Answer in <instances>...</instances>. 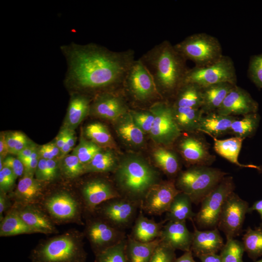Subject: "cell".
<instances>
[{"label":"cell","instance_id":"obj_60","mask_svg":"<svg viewBox=\"0 0 262 262\" xmlns=\"http://www.w3.org/2000/svg\"><path fill=\"white\" fill-rule=\"evenodd\" d=\"M254 211H257L260 214L262 220L261 225H262V199L255 201L253 204L249 208L248 213H251Z\"/></svg>","mask_w":262,"mask_h":262},{"label":"cell","instance_id":"obj_62","mask_svg":"<svg viewBox=\"0 0 262 262\" xmlns=\"http://www.w3.org/2000/svg\"><path fill=\"white\" fill-rule=\"evenodd\" d=\"M255 262H262V259H260V260H259L258 261H256Z\"/></svg>","mask_w":262,"mask_h":262},{"label":"cell","instance_id":"obj_12","mask_svg":"<svg viewBox=\"0 0 262 262\" xmlns=\"http://www.w3.org/2000/svg\"><path fill=\"white\" fill-rule=\"evenodd\" d=\"M155 119L150 131L154 142L163 146H170L179 138L181 131L174 118L172 105L162 100L155 102L149 108Z\"/></svg>","mask_w":262,"mask_h":262},{"label":"cell","instance_id":"obj_32","mask_svg":"<svg viewBox=\"0 0 262 262\" xmlns=\"http://www.w3.org/2000/svg\"><path fill=\"white\" fill-rule=\"evenodd\" d=\"M192 201L186 194L180 192L173 200L167 212L164 220L165 222L193 221L196 213L192 210Z\"/></svg>","mask_w":262,"mask_h":262},{"label":"cell","instance_id":"obj_38","mask_svg":"<svg viewBox=\"0 0 262 262\" xmlns=\"http://www.w3.org/2000/svg\"><path fill=\"white\" fill-rule=\"evenodd\" d=\"M245 252L253 260L262 256V227H248L242 238Z\"/></svg>","mask_w":262,"mask_h":262},{"label":"cell","instance_id":"obj_24","mask_svg":"<svg viewBox=\"0 0 262 262\" xmlns=\"http://www.w3.org/2000/svg\"><path fill=\"white\" fill-rule=\"evenodd\" d=\"M165 223L164 220L157 222L153 219L147 218L140 210L129 235L132 239L143 243L153 241L160 238Z\"/></svg>","mask_w":262,"mask_h":262},{"label":"cell","instance_id":"obj_5","mask_svg":"<svg viewBox=\"0 0 262 262\" xmlns=\"http://www.w3.org/2000/svg\"><path fill=\"white\" fill-rule=\"evenodd\" d=\"M221 169L209 166H191L181 171L175 180L177 189L198 205L228 175Z\"/></svg>","mask_w":262,"mask_h":262},{"label":"cell","instance_id":"obj_6","mask_svg":"<svg viewBox=\"0 0 262 262\" xmlns=\"http://www.w3.org/2000/svg\"><path fill=\"white\" fill-rule=\"evenodd\" d=\"M39 204L55 224L84 225L82 221L84 211L82 200L80 196L68 190L45 193Z\"/></svg>","mask_w":262,"mask_h":262},{"label":"cell","instance_id":"obj_1","mask_svg":"<svg viewBox=\"0 0 262 262\" xmlns=\"http://www.w3.org/2000/svg\"><path fill=\"white\" fill-rule=\"evenodd\" d=\"M67 70L65 83L76 92L113 91L123 86L135 60L132 49L115 51L95 43L74 42L61 47Z\"/></svg>","mask_w":262,"mask_h":262},{"label":"cell","instance_id":"obj_57","mask_svg":"<svg viewBox=\"0 0 262 262\" xmlns=\"http://www.w3.org/2000/svg\"><path fill=\"white\" fill-rule=\"evenodd\" d=\"M38 152L41 158L46 160L55 159L54 156L49 151L45 144L39 147Z\"/></svg>","mask_w":262,"mask_h":262},{"label":"cell","instance_id":"obj_41","mask_svg":"<svg viewBox=\"0 0 262 262\" xmlns=\"http://www.w3.org/2000/svg\"><path fill=\"white\" fill-rule=\"evenodd\" d=\"M245 250L242 242L235 239L227 240L220 250L222 262H243Z\"/></svg>","mask_w":262,"mask_h":262},{"label":"cell","instance_id":"obj_48","mask_svg":"<svg viewBox=\"0 0 262 262\" xmlns=\"http://www.w3.org/2000/svg\"><path fill=\"white\" fill-rule=\"evenodd\" d=\"M3 166L10 168L15 174L16 178L22 177L24 174V164L17 157L7 156L3 160Z\"/></svg>","mask_w":262,"mask_h":262},{"label":"cell","instance_id":"obj_23","mask_svg":"<svg viewBox=\"0 0 262 262\" xmlns=\"http://www.w3.org/2000/svg\"><path fill=\"white\" fill-rule=\"evenodd\" d=\"M194 226L191 251L197 257L217 254L224 245L223 239L217 228L199 230Z\"/></svg>","mask_w":262,"mask_h":262},{"label":"cell","instance_id":"obj_11","mask_svg":"<svg viewBox=\"0 0 262 262\" xmlns=\"http://www.w3.org/2000/svg\"><path fill=\"white\" fill-rule=\"evenodd\" d=\"M83 233L95 255L125 239L127 235L95 214H86Z\"/></svg>","mask_w":262,"mask_h":262},{"label":"cell","instance_id":"obj_59","mask_svg":"<svg viewBox=\"0 0 262 262\" xmlns=\"http://www.w3.org/2000/svg\"><path fill=\"white\" fill-rule=\"evenodd\" d=\"M45 145L55 158L60 155V149L54 141L49 142Z\"/></svg>","mask_w":262,"mask_h":262},{"label":"cell","instance_id":"obj_55","mask_svg":"<svg viewBox=\"0 0 262 262\" xmlns=\"http://www.w3.org/2000/svg\"><path fill=\"white\" fill-rule=\"evenodd\" d=\"M9 153L8 147L6 144L5 133H0V157L4 159Z\"/></svg>","mask_w":262,"mask_h":262},{"label":"cell","instance_id":"obj_18","mask_svg":"<svg viewBox=\"0 0 262 262\" xmlns=\"http://www.w3.org/2000/svg\"><path fill=\"white\" fill-rule=\"evenodd\" d=\"M129 111L124 98L113 91L95 95L90 112L96 116L115 121Z\"/></svg>","mask_w":262,"mask_h":262},{"label":"cell","instance_id":"obj_47","mask_svg":"<svg viewBox=\"0 0 262 262\" xmlns=\"http://www.w3.org/2000/svg\"><path fill=\"white\" fill-rule=\"evenodd\" d=\"M17 178L12 171L7 167L0 170V191L5 193L13 188Z\"/></svg>","mask_w":262,"mask_h":262},{"label":"cell","instance_id":"obj_10","mask_svg":"<svg viewBox=\"0 0 262 262\" xmlns=\"http://www.w3.org/2000/svg\"><path fill=\"white\" fill-rule=\"evenodd\" d=\"M185 82L194 83L202 88L222 82L237 85V75L234 62L229 56L223 55L212 65L189 68Z\"/></svg>","mask_w":262,"mask_h":262},{"label":"cell","instance_id":"obj_21","mask_svg":"<svg viewBox=\"0 0 262 262\" xmlns=\"http://www.w3.org/2000/svg\"><path fill=\"white\" fill-rule=\"evenodd\" d=\"M45 184L37 180L34 174L24 173L14 192L9 196L13 204H39L45 194Z\"/></svg>","mask_w":262,"mask_h":262},{"label":"cell","instance_id":"obj_54","mask_svg":"<svg viewBox=\"0 0 262 262\" xmlns=\"http://www.w3.org/2000/svg\"><path fill=\"white\" fill-rule=\"evenodd\" d=\"M67 135V129L63 127V128L58 133L55 140L54 141L57 147L61 149V148L64 145Z\"/></svg>","mask_w":262,"mask_h":262},{"label":"cell","instance_id":"obj_42","mask_svg":"<svg viewBox=\"0 0 262 262\" xmlns=\"http://www.w3.org/2000/svg\"><path fill=\"white\" fill-rule=\"evenodd\" d=\"M126 238L95 255L94 262H127L125 253Z\"/></svg>","mask_w":262,"mask_h":262},{"label":"cell","instance_id":"obj_14","mask_svg":"<svg viewBox=\"0 0 262 262\" xmlns=\"http://www.w3.org/2000/svg\"><path fill=\"white\" fill-rule=\"evenodd\" d=\"M248 203L233 192L226 200L217 228L224 232L227 240L234 239L241 232Z\"/></svg>","mask_w":262,"mask_h":262},{"label":"cell","instance_id":"obj_56","mask_svg":"<svg viewBox=\"0 0 262 262\" xmlns=\"http://www.w3.org/2000/svg\"><path fill=\"white\" fill-rule=\"evenodd\" d=\"M201 262H222L220 255L211 254L201 256L198 257Z\"/></svg>","mask_w":262,"mask_h":262},{"label":"cell","instance_id":"obj_45","mask_svg":"<svg viewBox=\"0 0 262 262\" xmlns=\"http://www.w3.org/2000/svg\"><path fill=\"white\" fill-rule=\"evenodd\" d=\"M135 124L144 132H150L155 117L148 109L147 110H130Z\"/></svg>","mask_w":262,"mask_h":262},{"label":"cell","instance_id":"obj_43","mask_svg":"<svg viewBox=\"0 0 262 262\" xmlns=\"http://www.w3.org/2000/svg\"><path fill=\"white\" fill-rule=\"evenodd\" d=\"M101 150V147L92 141L81 138L78 145L73 148L72 154L77 156L84 165Z\"/></svg>","mask_w":262,"mask_h":262},{"label":"cell","instance_id":"obj_49","mask_svg":"<svg viewBox=\"0 0 262 262\" xmlns=\"http://www.w3.org/2000/svg\"><path fill=\"white\" fill-rule=\"evenodd\" d=\"M76 141V137L74 130L67 129L66 141L64 145L60 149V157L61 158L67 155V154L73 148Z\"/></svg>","mask_w":262,"mask_h":262},{"label":"cell","instance_id":"obj_29","mask_svg":"<svg viewBox=\"0 0 262 262\" xmlns=\"http://www.w3.org/2000/svg\"><path fill=\"white\" fill-rule=\"evenodd\" d=\"M161 242L160 238L143 243L136 241L127 235L125 247L127 262H149L153 254Z\"/></svg>","mask_w":262,"mask_h":262},{"label":"cell","instance_id":"obj_20","mask_svg":"<svg viewBox=\"0 0 262 262\" xmlns=\"http://www.w3.org/2000/svg\"><path fill=\"white\" fill-rule=\"evenodd\" d=\"M25 223L37 233L51 234L58 233L56 224L39 204L25 205L13 203Z\"/></svg>","mask_w":262,"mask_h":262},{"label":"cell","instance_id":"obj_34","mask_svg":"<svg viewBox=\"0 0 262 262\" xmlns=\"http://www.w3.org/2000/svg\"><path fill=\"white\" fill-rule=\"evenodd\" d=\"M172 107L175 119L181 131L199 132L200 120L203 115L200 109Z\"/></svg>","mask_w":262,"mask_h":262},{"label":"cell","instance_id":"obj_61","mask_svg":"<svg viewBox=\"0 0 262 262\" xmlns=\"http://www.w3.org/2000/svg\"><path fill=\"white\" fill-rule=\"evenodd\" d=\"M259 171L262 173V166H261L260 169L259 170Z\"/></svg>","mask_w":262,"mask_h":262},{"label":"cell","instance_id":"obj_36","mask_svg":"<svg viewBox=\"0 0 262 262\" xmlns=\"http://www.w3.org/2000/svg\"><path fill=\"white\" fill-rule=\"evenodd\" d=\"M154 161L159 167L169 177H177L180 172L179 159L173 151L161 147L153 153Z\"/></svg>","mask_w":262,"mask_h":262},{"label":"cell","instance_id":"obj_31","mask_svg":"<svg viewBox=\"0 0 262 262\" xmlns=\"http://www.w3.org/2000/svg\"><path fill=\"white\" fill-rule=\"evenodd\" d=\"M203 101L202 88L192 82H185L171 103L174 107L200 109Z\"/></svg>","mask_w":262,"mask_h":262},{"label":"cell","instance_id":"obj_9","mask_svg":"<svg viewBox=\"0 0 262 262\" xmlns=\"http://www.w3.org/2000/svg\"><path fill=\"white\" fill-rule=\"evenodd\" d=\"M235 188L233 177L227 175L202 200L195 220L201 228H217L224 204Z\"/></svg>","mask_w":262,"mask_h":262},{"label":"cell","instance_id":"obj_40","mask_svg":"<svg viewBox=\"0 0 262 262\" xmlns=\"http://www.w3.org/2000/svg\"><path fill=\"white\" fill-rule=\"evenodd\" d=\"M60 172L68 180H74L85 174L84 165L78 158L71 154L66 155L59 162Z\"/></svg>","mask_w":262,"mask_h":262},{"label":"cell","instance_id":"obj_19","mask_svg":"<svg viewBox=\"0 0 262 262\" xmlns=\"http://www.w3.org/2000/svg\"><path fill=\"white\" fill-rule=\"evenodd\" d=\"M258 102L246 90L237 85L228 94L216 113L225 115L236 116L257 113Z\"/></svg>","mask_w":262,"mask_h":262},{"label":"cell","instance_id":"obj_44","mask_svg":"<svg viewBox=\"0 0 262 262\" xmlns=\"http://www.w3.org/2000/svg\"><path fill=\"white\" fill-rule=\"evenodd\" d=\"M247 75L258 88L262 89V53L251 56L248 63Z\"/></svg>","mask_w":262,"mask_h":262},{"label":"cell","instance_id":"obj_22","mask_svg":"<svg viewBox=\"0 0 262 262\" xmlns=\"http://www.w3.org/2000/svg\"><path fill=\"white\" fill-rule=\"evenodd\" d=\"M161 241L175 250H191L193 232L187 228L186 221H167L160 237Z\"/></svg>","mask_w":262,"mask_h":262},{"label":"cell","instance_id":"obj_46","mask_svg":"<svg viewBox=\"0 0 262 262\" xmlns=\"http://www.w3.org/2000/svg\"><path fill=\"white\" fill-rule=\"evenodd\" d=\"M176 258L175 250L161 241L149 262H174Z\"/></svg>","mask_w":262,"mask_h":262},{"label":"cell","instance_id":"obj_53","mask_svg":"<svg viewBox=\"0 0 262 262\" xmlns=\"http://www.w3.org/2000/svg\"><path fill=\"white\" fill-rule=\"evenodd\" d=\"M32 141L24 134L17 142L10 154L17 155L21 150L30 144Z\"/></svg>","mask_w":262,"mask_h":262},{"label":"cell","instance_id":"obj_17","mask_svg":"<svg viewBox=\"0 0 262 262\" xmlns=\"http://www.w3.org/2000/svg\"><path fill=\"white\" fill-rule=\"evenodd\" d=\"M180 153L191 166H210L215 161V156L210 151V146L201 135H193L181 139L178 144Z\"/></svg>","mask_w":262,"mask_h":262},{"label":"cell","instance_id":"obj_35","mask_svg":"<svg viewBox=\"0 0 262 262\" xmlns=\"http://www.w3.org/2000/svg\"><path fill=\"white\" fill-rule=\"evenodd\" d=\"M118 164L117 159L112 151L102 149L88 163L84 165L85 173L114 172Z\"/></svg>","mask_w":262,"mask_h":262},{"label":"cell","instance_id":"obj_13","mask_svg":"<svg viewBox=\"0 0 262 262\" xmlns=\"http://www.w3.org/2000/svg\"><path fill=\"white\" fill-rule=\"evenodd\" d=\"M140 208L139 203L119 196L99 205L93 214L102 218L114 227L125 230L134 223Z\"/></svg>","mask_w":262,"mask_h":262},{"label":"cell","instance_id":"obj_4","mask_svg":"<svg viewBox=\"0 0 262 262\" xmlns=\"http://www.w3.org/2000/svg\"><path fill=\"white\" fill-rule=\"evenodd\" d=\"M83 232L72 229L40 242L31 251V262H86Z\"/></svg>","mask_w":262,"mask_h":262},{"label":"cell","instance_id":"obj_52","mask_svg":"<svg viewBox=\"0 0 262 262\" xmlns=\"http://www.w3.org/2000/svg\"><path fill=\"white\" fill-rule=\"evenodd\" d=\"M37 145L32 142L27 147L21 150L16 156L21 161L29 158L34 151L38 149Z\"/></svg>","mask_w":262,"mask_h":262},{"label":"cell","instance_id":"obj_28","mask_svg":"<svg viewBox=\"0 0 262 262\" xmlns=\"http://www.w3.org/2000/svg\"><path fill=\"white\" fill-rule=\"evenodd\" d=\"M235 85L222 82L202 88L203 101L200 109L203 115L216 112Z\"/></svg>","mask_w":262,"mask_h":262},{"label":"cell","instance_id":"obj_3","mask_svg":"<svg viewBox=\"0 0 262 262\" xmlns=\"http://www.w3.org/2000/svg\"><path fill=\"white\" fill-rule=\"evenodd\" d=\"M114 172V184L120 195L140 205L148 191L162 181L157 169L135 156L123 159Z\"/></svg>","mask_w":262,"mask_h":262},{"label":"cell","instance_id":"obj_51","mask_svg":"<svg viewBox=\"0 0 262 262\" xmlns=\"http://www.w3.org/2000/svg\"><path fill=\"white\" fill-rule=\"evenodd\" d=\"M7 193L0 191V220L4 217V213L8 211L12 207V200Z\"/></svg>","mask_w":262,"mask_h":262},{"label":"cell","instance_id":"obj_8","mask_svg":"<svg viewBox=\"0 0 262 262\" xmlns=\"http://www.w3.org/2000/svg\"><path fill=\"white\" fill-rule=\"evenodd\" d=\"M122 87L133 101L140 104L164 100L151 74L139 59L132 64Z\"/></svg>","mask_w":262,"mask_h":262},{"label":"cell","instance_id":"obj_33","mask_svg":"<svg viewBox=\"0 0 262 262\" xmlns=\"http://www.w3.org/2000/svg\"><path fill=\"white\" fill-rule=\"evenodd\" d=\"M0 221V237L37 233L25 223L13 206Z\"/></svg>","mask_w":262,"mask_h":262},{"label":"cell","instance_id":"obj_30","mask_svg":"<svg viewBox=\"0 0 262 262\" xmlns=\"http://www.w3.org/2000/svg\"><path fill=\"white\" fill-rule=\"evenodd\" d=\"M115 122L116 131L124 141L132 146L142 144L144 132L134 122L130 110Z\"/></svg>","mask_w":262,"mask_h":262},{"label":"cell","instance_id":"obj_27","mask_svg":"<svg viewBox=\"0 0 262 262\" xmlns=\"http://www.w3.org/2000/svg\"><path fill=\"white\" fill-rule=\"evenodd\" d=\"M211 137L213 140L214 150L220 156L240 167L254 168L258 171L260 169V166L242 164L239 162L238 156L245 139L235 136L226 139Z\"/></svg>","mask_w":262,"mask_h":262},{"label":"cell","instance_id":"obj_26","mask_svg":"<svg viewBox=\"0 0 262 262\" xmlns=\"http://www.w3.org/2000/svg\"><path fill=\"white\" fill-rule=\"evenodd\" d=\"M237 118L216 112L204 115L200 120L198 131L217 138L229 133L231 124Z\"/></svg>","mask_w":262,"mask_h":262},{"label":"cell","instance_id":"obj_39","mask_svg":"<svg viewBox=\"0 0 262 262\" xmlns=\"http://www.w3.org/2000/svg\"><path fill=\"white\" fill-rule=\"evenodd\" d=\"M84 133L86 137L102 148H111L114 146L112 135L106 127L99 122L88 124L85 129Z\"/></svg>","mask_w":262,"mask_h":262},{"label":"cell","instance_id":"obj_58","mask_svg":"<svg viewBox=\"0 0 262 262\" xmlns=\"http://www.w3.org/2000/svg\"><path fill=\"white\" fill-rule=\"evenodd\" d=\"M174 262H196L193 258V254L191 250L184 252L183 254L176 258Z\"/></svg>","mask_w":262,"mask_h":262},{"label":"cell","instance_id":"obj_7","mask_svg":"<svg viewBox=\"0 0 262 262\" xmlns=\"http://www.w3.org/2000/svg\"><path fill=\"white\" fill-rule=\"evenodd\" d=\"M174 45L186 60L194 62L196 67L212 65L223 56L218 39L205 33L190 35Z\"/></svg>","mask_w":262,"mask_h":262},{"label":"cell","instance_id":"obj_50","mask_svg":"<svg viewBox=\"0 0 262 262\" xmlns=\"http://www.w3.org/2000/svg\"><path fill=\"white\" fill-rule=\"evenodd\" d=\"M24 134L22 132L19 131H11L5 133V140L8 147L9 154L11 153L17 142Z\"/></svg>","mask_w":262,"mask_h":262},{"label":"cell","instance_id":"obj_37","mask_svg":"<svg viewBox=\"0 0 262 262\" xmlns=\"http://www.w3.org/2000/svg\"><path fill=\"white\" fill-rule=\"evenodd\" d=\"M260 121V116L258 113L244 115L232 122L229 133L243 139L251 137L255 133Z\"/></svg>","mask_w":262,"mask_h":262},{"label":"cell","instance_id":"obj_25","mask_svg":"<svg viewBox=\"0 0 262 262\" xmlns=\"http://www.w3.org/2000/svg\"><path fill=\"white\" fill-rule=\"evenodd\" d=\"M91 101L86 94L74 92L71 97L64 121V128L74 130L90 113Z\"/></svg>","mask_w":262,"mask_h":262},{"label":"cell","instance_id":"obj_2","mask_svg":"<svg viewBox=\"0 0 262 262\" xmlns=\"http://www.w3.org/2000/svg\"><path fill=\"white\" fill-rule=\"evenodd\" d=\"M139 59L151 74L163 100L169 102L171 98L173 102L185 82L189 69L187 60L168 40L155 45Z\"/></svg>","mask_w":262,"mask_h":262},{"label":"cell","instance_id":"obj_15","mask_svg":"<svg viewBox=\"0 0 262 262\" xmlns=\"http://www.w3.org/2000/svg\"><path fill=\"white\" fill-rule=\"evenodd\" d=\"M121 196L115 184L99 177L86 180L80 189V197L85 214H93L101 204L110 199Z\"/></svg>","mask_w":262,"mask_h":262},{"label":"cell","instance_id":"obj_16","mask_svg":"<svg viewBox=\"0 0 262 262\" xmlns=\"http://www.w3.org/2000/svg\"><path fill=\"white\" fill-rule=\"evenodd\" d=\"M180 191L175 180L161 181L153 186L141 202L140 210L151 215H161L166 213L176 196Z\"/></svg>","mask_w":262,"mask_h":262}]
</instances>
